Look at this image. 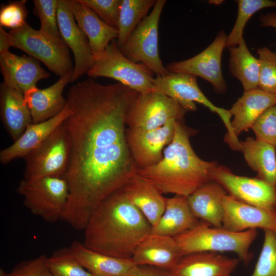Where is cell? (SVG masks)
<instances>
[{
    "label": "cell",
    "instance_id": "2",
    "mask_svg": "<svg viewBox=\"0 0 276 276\" xmlns=\"http://www.w3.org/2000/svg\"><path fill=\"white\" fill-rule=\"evenodd\" d=\"M82 242L87 248L109 256L131 259L152 226L125 196L122 189L105 198L85 228Z\"/></svg>",
    "mask_w": 276,
    "mask_h": 276
},
{
    "label": "cell",
    "instance_id": "35",
    "mask_svg": "<svg viewBox=\"0 0 276 276\" xmlns=\"http://www.w3.org/2000/svg\"><path fill=\"white\" fill-rule=\"evenodd\" d=\"M34 14L40 21V30L58 41H62L57 23L58 0H34Z\"/></svg>",
    "mask_w": 276,
    "mask_h": 276
},
{
    "label": "cell",
    "instance_id": "31",
    "mask_svg": "<svg viewBox=\"0 0 276 276\" xmlns=\"http://www.w3.org/2000/svg\"><path fill=\"white\" fill-rule=\"evenodd\" d=\"M157 0H121L117 29V43L120 48L132 32L148 15Z\"/></svg>",
    "mask_w": 276,
    "mask_h": 276
},
{
    "label": "cell",
    "instance_id": "9",
    "mask_svg": "<svg viewBox=\"0 0 276 276\" xmlns=\"http://www.w3.org/2000/svg\"><path fill=\"white\" fill-rule=\"evenodd\" d=\"M71 150L70 137L63 122L24 157L26 165L24 179L64 178L70 161Z\"/></svg>",
    "mask_w": 276,
    "mask_h": 276
},
{
    "label": "cell",
    "instance_id": "28",
    "mask_svg": "<svg viewBox=\"0 0 276 276\" xmlns=\"http://www.w3.org/2000/svg\"><path fill=\"white\" fill-rule=\"evenodd\" d=\"M199 221L190 208L188 197L175 195L166 198L164 212L151 233L175 237L193 228Z\"/></svg>",
    "mask_w": 276,
    "mask_h": 276
},
{
    "label": "cell",
    "instance_id": "8",
    "mask_svg": "<svg viewBox=\"0 0 276 276\" xmlns=\"http://www.w3.org/2000/svg\"><path fill=\"white\" fill-rule=\"evenodd\" d=\"M11 46L26 53L42 62L60 77L73 72L68 48L62 41H58L26 22L22 27L9 32Z\"/></svg>",
    "mask_w": 276,
    "mask_h": 276
},
{
    "label": "cell",
    "instance_id": "30",
    "mask_svg": "<svg viewBox=\"0 0 276 276\" xmlns=\"http://www.w3.org/2000/svg\"><path fill=\"white\" fill-rule=\"evenodd\" d=\"M228 49L230 72L241 82L244 91L259 87V61L248 50L244 39Z\"/></svg>",
    "mask_w": 276,
    "mask_h": 276
},
{
    "label": "cell",
    "instance_id": "10",
    "mask_svg": "<svg viewBox=\"0 0 276 276\" xmlns=\"http://www.w3.org/2000/svg\"><path fill=\"white\" fill-rule=\"evenodd\" d=\"M166 0H157L152 10L132 32L121 48V53L132 61L147 67L156 76L170 72L160 59L158 50V24Z\"/></svg>",
    "mask_w": 276,
    "mask_h": 276
},
{
    "label": "cell",
    "instance_id": "40",
    "mask_svg": "<svg viewBox=\"0 0 276 276\" xmlns=\"http://www.w3.org/2000/svg\"><path fill=\"white\" fill-rule=\"evenodd\" d=\"M44 255L19 263L7 276H53Z\"/></svg>",
    "mask_w": 276,
    "mask_h": 276
},
{
    "label": "cell",
    "instance_id": "14",
    "mask_svg": "<svg viewBox=\"0 0 276 276\" xmlns=\"http://www.w3.org/2000/svg\"><path fill=\"white\" fill-rule=\"evenodd\" d=\"M176 120L172 119L164 126L150 130L126 129L127 143L137 169L152 166L162 159L164 147L173 140Z\"/></svg>",
    "mask_w": 276,
    "mask_h": 276
},
{
    "label": "cell",
    "instance_id": "23",
    "mask_svg": "<svg viewBox=\"0 0 276 276\" xmlns=\"http://www.w3.org/2000/svg\"><path fill=\"white\" fill-rule=\"evenodd\" d=\"M68 105L58 116L46 121L30 124L13 143L0 151V162L6 165L17 158H24L40 145L70 115Z\"/></svg>",
    "mask_w": 276,
    "mask_h": 276
},
{
    "label": "cell",
    "instance_id": "13",
    "mask_svg": "<svg viewBox=\"0 0 276 276\" xmlns=\"http://www.w3.org/2000/svg\"><path fill=\"white\" fill-rule=\"evenodd\" d=\"M227 35L221 31L213 41L203 51L186 60L169 63L170 73H182L200 77L210 82L216 93L223 94L226 84L221 70L222 52L226 48Z\"/></svg>",
    "mask_w": 276,
    "mask_h": 276
},
{
    "label": "cell",
    "instance_id": "36",
    "mask_svg": "<svg viewBox=\"0 0 276 276\" xmlns=\"http://www.w3.org/2000/svg\"><path fill=\"white\" fill-rule=\"evenodd\" d=\"M260 64L259 87L276 95V53L267 47L258 49Z\"/></svg>",
    "mask_w": 276,
    "mask_h": 276
},
{
    "label": "cell",
    "instance_id": "21",
    "mask_svg": "<svg viewBox=\"0 0 276 276\" xmlns=\"http://www.w3.org/2000/svg\"><path fill=\"white\" fill-rule=\"evenodd\" d=\"M276 104V95L258 87L243 94L229 110L233 120L231 125L237 140L243 131L251 128L256 120L269 107Z\"/></svg>",
    "mask_w": 276,
    "mask_h": 276
},
{
    "label": "cell",
    "instance_id": "34",
    "mask_svg": "<svg viewBox=\"0 0 276 276\" xmlns=\"http://www.w3.org/2000/svg\"><path fill=\"white\" fill-rule=\"evenodd\" d=\"M264 232L263 246L250 276H276V231Z\"/></svg>",
    "mask_w": 276,
    "mask_h": 276
},
{
    "label": "cell",
    "instance_id": "33",
    "mask_svg": "<svg viewBox=\"0 0 276 276\" xmlns=\"http://www.w3.org/2000/svg\"><path fill=\"white\" fill-rule=\"evenodd\" d=\"M53 276H93L78 261L69 247L60 248L47 258Z\"/></svg>",
    "mask_w": 276,
    "mask_h": 276
},
{
    "label": "cell",
    "instance_id": "25",
    "mask_svg": "<svg viewBox=\"0 0 276 276\" xmlns=\"http://www.w3.org/2000/svg\"><path fill=\"white\" fill-rule=\"evenodd\" d=\"M1 121L13 142L33 123L24 94L3 82L0 87Z\"/></svg>",
    "mask_w": 276,
    "mask_h": 276
},
{
    "label": "cell",
    "instance_id": "5",
    "mask_svg": "<svg viewBox=\"0 0 276 276\" xmlns=\"http://www.w3.org/2000/svg\"><path fill=\"white\" fill-rule=\"evenodd\" d=\"M152 82L156 90L177 101L186 111H195L196 102L216 113L227 130L225 142L233 150L239 147L240 141L235 139L233 132L229 110L215 105L206 98L198 86L197 77L186 73H170L166 76H156Z\"/></svg>",
    "mask_w": 276,
    "mask_h": 276
},
{
    "label": "cell",
    "instance_id": "37",
    "mask_svg": "<svg viewBox=\"0 0 276 276\" xmlns=\"http://www.w3.org/2000/svg\"><path fill=\"white\" fill-rule=\"evenodd\" d=\"M256 139L276 148V104L267 109L251 128Z\"/></svg>",
    "mask_w": 276,
    "mask_h": 276
},
{
    "label": "cell",
    "instance_id": "42",
    "mask_svg": "<svg viewBox=\"0 0 276 276\" xmlns=\"http://www.w3.org/2000/svg\"><path fill=\"white\" fill-rule=\"evenodd\" d=\"M259 21L262 27L276 28V12L261 14Z\"/></svg>",
    "mask_w": 276,
    "mask_h": 276
},
{
    "label": "cell",
    "instance_id": "17",
    "mask_svg": "<svg viewBox=\"0 0 276 276\" xmlns=\"http://www.w3.org/2000/svg\"><path fill=\"white\" fill-rule=\"evenodd\" d=\"M0 66L3 83L24 94L36 87L38 81L50 76L36 59L9 51L0 53Z\"/></svg>",
    "mask_w": 276,
    "mask_h": 276
},
{
    "label": "cell",
    "instance_id": "29",
    "mask_svg": "<svg viewBox=\"0 0 276 276\" xmlns=\"http://www.w3.org/2000/svg\"><path fill=\"white\" fill-rule=\"evenodd\" d=\"M240 151L249 167L257 173V177L276 186L275 147L247 137L240 141Z\"/></svg>",
    "mask_w": 276,
    "mask_h": 276
},
{
    "label": "cell",
    "instance_id": "4",
    "mask_svg": "<svg viewBox=\"0 0 276 276\" xmlns=\"http://www.w3.org/2000/svg\"><path fill=\"white\" fill-rule=\"evenodd\" d=\"M258 236L256 229L234 232L200 221L193 228L175 237L182 256L198 252H233L247 265L252 258L249 251Z\"/></svg>",
    "mask_w": 276,
    "mask_h": 276
},
{
    "label": "cell",
    "instance_id": "18",
    "mask_svg": "<svg viewBox=\"0 0 276 276\" xmlns=\"http://www.w3.org/2000/svg\"><path fill=\"white\" fill-rule=\"evenodd\" d=\"M239 260L214 252L182 256L169 272L171 276H231Z\"/></svg>",
    "mask_w": 276,
    "mask_h": 276
},
{
    "label": "cell",
    "instance_id": "6",
    "mask_svg": "<svg viewBox=\"0 0 276 276\" xmlns=\"http://www.w3.org/2000/svg\"><path fill=\"white\" fill-rule=\"evenodd\" d=\"M93 58L94 64L87 73L89 77L113 79L140 94L155 90L152 82L153 73L144 64L126 57L115 40Z\"/></svg>",
    "mask_w": 276,
    "mask_h": 276
},
{
    "label": "cell",
    "instance_id": "16",
    "mask_svg": "<svg viewBox=\"0 0 276 276\" xmlns=\"http://www.w3.org/2000/svg\"><path fill=\"white\" fill-rule=\"evenodd\" d=\"M222 226L234 232L250 229L276 231V214L242 202L227 194L223 199Z\"/></svg>",
    "mask_w": 276,
    "mask_h": 276
},
{
    "label": "cell",
    "instance_id": "38",
    "mask_svg": "<svg viewBox=\"0 0 276 276\" xmlns=\"http://www.w3.org/2000/svg\"><path fill=\"white\" fill-rule=\"evenodd\" d=\"M25 0L13 1L3 5L0 10L1 27L16 30L27 22L28 11Z\"/></svg>",
    "mask_w": 276,
    "mask_h": 276
},
{
    "label": "cell",
    "instance_id": "24",
    "mask_svg": "<svg viewBox=\"0 0 276 276\" xmlns=\"http://www.w3.org/2000/svg\"><path fill=\"white\" fill-rule=\"evenodd\" d=\"M121 189L127 199L154 227L165 210L166 198L163 194L137 173Z\"/></svg>",
    "mask_w": 276,
    "mask_h": 276
},
{
    "label": "cell",
    "instance_id": "41",
    "mask_svg": "<svg viewBox=\"0 0 276 276\" xmlns=\"http://www.w3.org/2000/svg\"><path fill=\"white\" fill-rule=\"evenodd\" d=\"M127 276H171L169 271L149 266L136 265Z\"/></svg>",
    "mask_w": 276,
    "mask_h": 276
},
{
    "label": "cell",
    "instance_id": "20",
    "mask_svg": "<svg viewBox=\"0 0 276 276\" xmlns=\"http://www.w3.org/2000/svg\"><path fill=\"white\" fill-rule=\"evenodd\" d=\"M181 257L174 237L151 233L140 243L131 259L136 265L152 266L169 271Z\"/></svg>",
    "mask_w": 276,
    "mask_h": 276
},
{
    "label": "cell",
    "instance_id": "32",
    "mask_svg": "<svg viewBox=\"0 0 276 276\" xmlns=\"http://www.w3.org/2000/svg\"><path fill=\"white\" fill-rule=\"evenodd\" d=\"M238 13L234 27L227 36L226 48L229 49L237 46L243 39L245 26L257 12L266 8L276 7V1L271 0H238Z\"/></svg>",
    "mask_w": 276,
    "mask_h": 276
},
{
    "label": "cell",
    "instance_id": "15",
    "mask_svg": "<svg viewBox=\"0 0 276 276\" xmlns=\"http://www.w3.org/2000/svg\"><path fill=\"white\" fill-rule=\"evenodd\" d=\"M57 23L61 38L74 57L72 82L87 72L94 64L93 55L88 40L77 25L68 0H58Z\"/></svg>",
    "mask_w": 276,
    "mask_h": 276
},
{
    "label": "cell",
    "instance_id": "27",
    "mask_svg": "<svg viewBox=\"0 0 276 276\" xmlns=\"http://www.w3.org/2000/svg\"><path fill=\"white\" fill-rule=\"evenodd\" d=\"M70 248L93 276H127L136 266L131 259L120 258L95 251L77 240L73 241Z\"/></svg>",
    "mask_w": 276,
    "mask_h": 276
},
{
    "label": "cell",
    "instance_id": "39",
    "mask_svg": "<svg viewBox=\"0 0 276 276\" xmlns=\"http://www.w3.org/2000/svg\"><path fill=\"white\" fill-rule=\"evenodd\" d=\"M105 22L117 29L121 0H80Z\"/></svg>",
    "mask_w": 276,
    "mask_h": 276
},
{
    "label": "cell",
    "instance_id": "1",
    "mask_svg": "<svg viewBox=\"0 0 276 276\" xmlns=\"http://www.w3.org/2000/svg\"><path fill=\"white\" fill-rule=\"evenodd\" d=\"M138 93L120 83L87 79L66 98L71 113L64 121L71 142L64 176L69 197L61 220L84 230L98 205L137 173L126 136L127 112Z\"/></svg>",
    "mask_w": 276,
    "mask_h": 276
},
{
    "label": "cell",
    "instance_id": "43",
    "mask_svg": "<svg viewBox=\"0 0 276 276\" xmlns=\"http://www.w3.org/2000/svg\"><path fill=\"white\" fill-rule=\"evenodd\" d=\"M10 47L12 46L9 33L0 27V53L8 51Z\"/></svg>",
    "mask_w": 276,
    "mask_h": 276
},
{
    "label": "cell",
    "instance_id": "26",
    "mask_svg": "<svg viewBox=\"0 0 276 276\" xmlns=\"http://www.w3.org/2000/svg\"><path fill=\"white\" fill-rule=\"evenodd\" d=\"M227 194L219 183L211 180L188 196L190 208L200 221L215 227L222 226L223 199Z\"/></svg>",
    "mask_w": 276,
    "mask_h": 276
},
{
    "label": "cell",
    "instance_id": "11",
    "mask_svg": "<svg viewBox=\"0 0 276 276\" xmlns=\"http://www.w3.org/2000/svg\"><path fill=\"white\" fill-rule=\"evenodd\" d=\"M186 112L177 101L156 90L138 93L128 110L126 124L131 129L150 130L172 119H182Z\"/></svg>",
    "mask_w": 276,
    "mask_h": 276
},
{
    "label": "cell",
    "instance_id": "3",
    "mask_svg": "<svg viewBox=\"0 0 276 276\" xmlns=\"http://www.w3.org/2000/svg\"><path fill=\"white\" fill-rule=\"evenodd\" d=\"M182 119L175 123L174 135L157 164L138 169L137 174L153 184L162 194L189 196L212 180L215 162L201 159L194 151L190 137L196 130L185 125Z\"/></svg>",
    "mask_w": 276,
    "mask_h": 276
},
{
    "label": "cell",
    "instance_id": "22",
    "mask_svg": "<svg viewBox=\"0 0 276 276\" xmlns=\"http://www.w3.org/2000/svg\"><path fill=\"white\" fill-rule=\"evenodd\" d=\"M75 19L86 36L93 56L103 52L118 37V30L103 20L80 0H68Z\"/></svg>",
    "mask_w": 276,
    "mask_h": 276
},
{
    "label": "cell",
    "instance_id": "7",
    "mask_svg": "<svg viewBox=\"0 0 276 276\" xmlns=\"http://www.w3.org/2000/svg\"><path fill=\"white\" fill-rule=\"evenodd\" d=\"M24 204L34 215L53 223L61 220L69 197V189L63 177H45L21 180L16 189Z\"/></svg>",
    "mask_w": 276,
    "mask_h": 276
},
{
    "label": "cell",
    "instance_id": "44",
    "mask_svg": "<svg viewBox=\"0 0 276 276\" xmlns=\"http://www.w3.org/2000/svg\"><path fill=\"white\" fill-rule=\"evenodd\" d=\"M7 274L3 269H0V276H7Z\"/></svg>",
    "mask_w": 276,
    "mask_h": 276
},
{
    "label": "cell",
    "instance_id": "19",
    "mask_svg": "<svg viewBox=\"0 0 276 276\" xmlns=\"http://www.w3.org/2000/svg\"><path fill=\"white\" fill-rule=\"evenodd\" d=\"M73 73L60 77L49 87H36L24 94L25 101L30 109L33 123H39L59 114L67 104L62 95L66 85L72 82Z\"/></svg>",
    "mask_w": 276,
    "mask_h": 276
},
{
    "label": "cell",
    "instance_id": "12",
    "mask_svg": "<svg viewBox=\"0 0 276 276\" xmlns=\"http://www.w3.org/2000/svg\"><path fill=\"white\" fill-rule=\"evenodd\" d=\"M212 178L236 199L276 214V186L258 177L236 175L219 165L213 171Z\"/></svg>",
    "mask_w": 276,
    "mask_h": 276
}]
</instances>
